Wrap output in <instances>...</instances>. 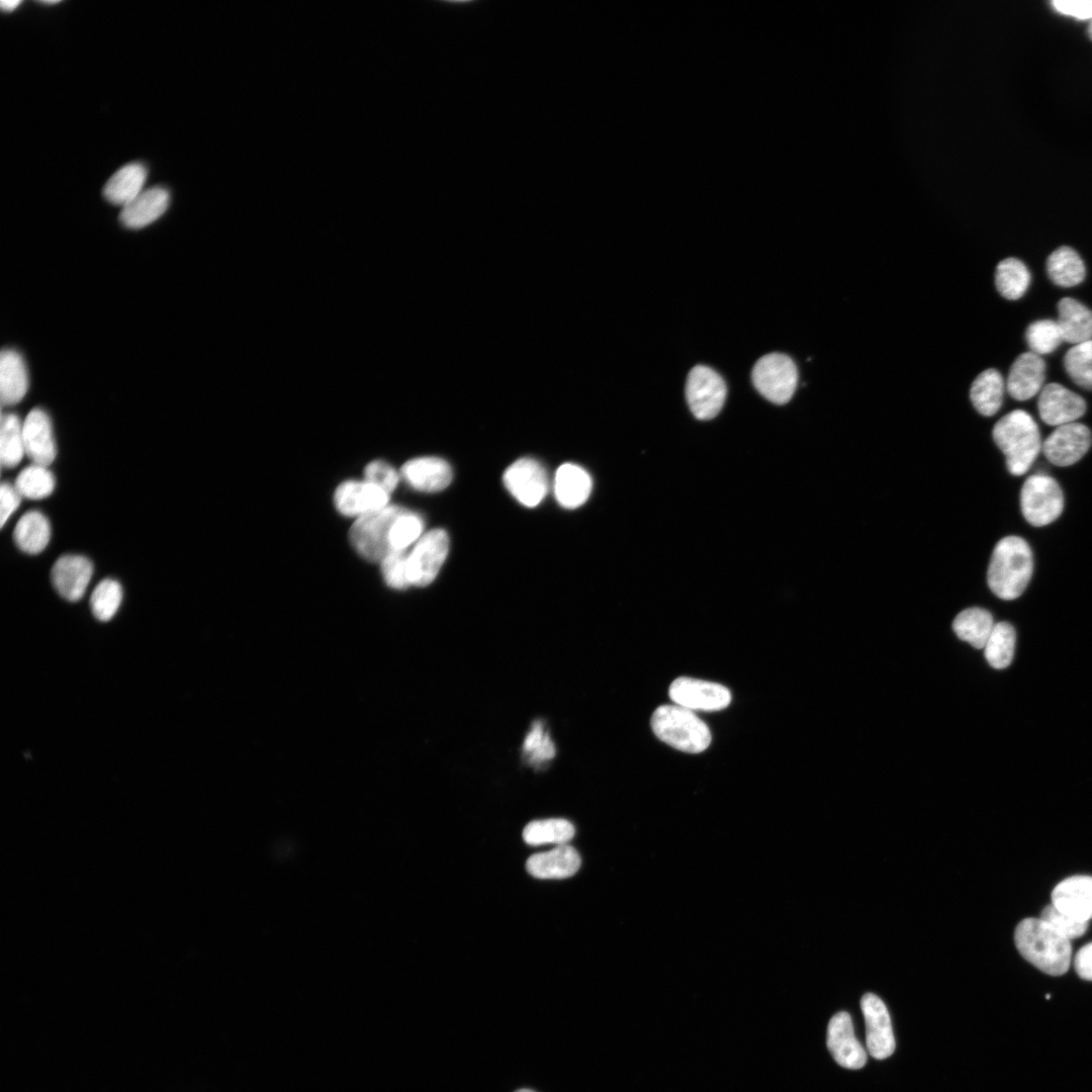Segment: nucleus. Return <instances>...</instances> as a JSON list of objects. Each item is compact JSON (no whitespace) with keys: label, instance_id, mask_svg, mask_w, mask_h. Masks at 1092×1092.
Masks as SVG:
<instances>
[{"label":"nucleus","instance_id":"obj_1","mask_svg":"<svg viewBox=\"0 0 1092 1092\" xmlns=\"http://www.w3.org/2000/svg\"><path fill=\"white\" fill-rule=\"evenodd\" d=\"M1032 572L1033 554L1023 538L1011 535L997 542L987 570V582L994 595L1007 601L1017 599Z\"/></svg>","mask_w":1092,"mask_h":1092},{"label":"nucleus","instance_id":"obj_2","mask_svg":"<svg viewBox=\"0 0 1092 1092\" xmlns=\"http://www.w3.org/2000/svg\"><path fill=\"white\" fill-rule=\"evenodd\" d=\"M1014 941L1020 954L1041 972L1060 976L1068 971L1072 956L1070 939L1041 918L1020 921Z\"/></svg>","mask_w":1092,"mask_h":1092},{"label":"nucleus","instance_id":"obj_3","mask_svg":"<svg viewBox=\"0 0 1092 1092\" xmlns=\"http://www.w3.org/2000/svg\"><path fill=\"white\" fill-rule=\"evenodd\" d=\"M992 436L1005 455L1008 471L1014 476L1025 474L1041 451L1038 426L1032 416L1022 410L1012 411L999 419Z\"/></svg>","mask_w":1092,"mask_h":1092},{"label":"nucleus","instance_id":"obj_4","mask_svg":"<svg viewBox=\"0 0 1092 1092\" xmlns=\"http://www.w3.org/2000/svg\"><path fill=\"white\" fill-rule=\"evenodd\" d=\"M650 724L661 741L685 752H702L711 742L707 724L694 711L678 705L659 706Z\"/></svg>","mask_w":1092,"mask_h":1092},{"label":"nucleus","instance_id":"obj_5","mask_svg":"<svg viewBox=\"0 0 1092 1092\" xmlns=\"http://www.w3.org/2000/svg\"><path fill=\"white\" fill-rule=\"evenodd\" d=\"M406 509L388 505L380 510L358 517L350 528L349 538L354 549L370 562H381L392 552L389 545L390 529Z\"/></svg>","mask_w":1092,"mask_h":1092},{"label":"nucleus","instance_id":"obj_6","mask_svg":"<svg viewBox=\"0 0 1092 1092\" xmlns=\"http://www.w3.org/2000/svg\"><path fill=\"white\" fill-rule=\"evenodd\" d=\"M1020 509L1032 526L1042 527L1056 521L1064 509V494L1055 478L1033 474L1025 479L1020 490Z\"/></svg>","mask_w":1092,"mask_h":1092},{"label":"nucleus","instance_id":"obj_7","mask_svg":"<svg viewBox=\"0 0 1092 1092\" xmlns=\"http://www.w3.org/2000/svg\"><path fill=\"white\" fill-rule=\"evenodd\" d=\"M751 377L762 396L774 403L785 404L797 388L798 370L788 355L770 353L757 360Z\"/></svg>","mask_w":1092,"mask_h":1092},{"label":"nucleus","instance_id":"obj_8","mask_svg":"<svg viewBox=\"0 0 1092 1092\" xmlns=\"http://www.w3.org/2000/svg\"><path fill=\"white\" fill-rule=\"evenodd\" d=\"M727 394L723 378L714 369L697 365L690 371L687 384V401L693 415L699 420H711L721 411Z\"/></svg>","mask_w":1092,"mask_h":1092},{"label":"nucleus","instance_id":"obj_9","mask_svg":"<svg viewBox=\"0 0 1092 1092\" xmlns=\"http://www.w3.org/2000/svg\"><path fill=\"white\" fill-rule=\"evenodd\" d=\"M449 552V537L443 529H433L416 542L407 556L411 585L426 586L438 575Z\"/></svg>","mask_w":1092,"mask_h":1092},{"label":"nucleus","instance_id":"obj_10","mask_svg":"<svg viewBox=\"0 0 1092 1092\" xmlns=\"http://www.w3.org/2000/svg\"><path fill=\"white\" fill-rule=\"evenodd\" d=\"M503 481L509 492L523 506H538L548 492V477L544 467L533 458H521L504 472Z\"/></svg>","mask_w":1092,"mask_h":1092},{"label":"nucleus","instance_id":"obj_11","mask_svg":"<svg viewBox=\"0 0 1092 1092\" xmlns=\"http://www.w3.org/2000/svg\"><path fill=\"white\" fill-rule=\"evenodd\" d=\"M669 698L675 705L691 711H719L731 702L730 691L717 682L677 677L669 687Z\"/></svg>","mask_w":1092,"mask_h":1092},{"label":"nucleus","instance_id":"obj_12","mask_svg":"<svg viewBox=\"0 0 1092 1092\" xmlns=\"http://www.w3.org/2000/svg\"><path fill=\"white\" fill-rule=\"evenodd\" d=\"M1091 444L1089 428L1074 422L1057 427L1042 442L1041 451L1051 463L1066 467L1078 462L1088 452Z\"/></svg>","mask_w":1092,"mask_h":1092},{"label":"nucleus","instance_id":"obj_13","mask_svg":"<svg viewBox=\"0 0 1092 1092\" xmlns=\"http://www.w3.org/2000/svg\"><path fill=\"white\" fill-rule=\"evenodd\" d=\"M860 1007L870 1055L878 1060L890 1057L895 1051V1038L885 1003L877 995L867 993L860 1000Z\"/></svg>","mask_w":1092,"mask_h":1092},{"label":"nucleus","instance_id":"obj_14","mask_svg":"<svg viewBox=\"0 0 1092 1092\" xmlns=\"http://www.w3.org/2000/svg\"><path fill=\"white\" fill-rule=\"evenodd\" d=\"M1037 408L1041 421L1059 427L1080 419L1086 412V402L1079 394L1053 382L1041 388Z\"/></svg>","mask_w":1092,"mask_h":1092},{"label":"nucleus","instance_id":"obj_15","mask_svg":"<svg viewBox=\"0 0 1092 1092\" xmlns=\"http://www.w3.org/2000/svg\"><path fill=\"white\" fill-rule=\"evenodd\" d=\"M389 493L367 480H347L338 485L334 504L347 517H361L388 506Z\"/></svg>","mask_w":1092,"mask_h":1092},{"label":"nucleus","instance_id":"obj_16","mask_svg":"<svg viewBox=\"0 0 1092 1092\" xmlns=\"http://www.w3.org/2000/svg\"><path fill=\"white\" fill-rule=\"evenodd\" d=\"M827 1048L841 1067L860 1069L867 1063V1053L856 1039L851 1018L845 1011L831 1017L827 1028Z\"/></svg>","mask_w":1092,"mask_h":1092},{"label":"nucleus","instance_id":"obj_17","mask_svg":"<svg viewBox=\"0 0 1092 1092\" xmlns=\"http://www.w3.org/2000/svg\"><path fill=\"white\" fill-rule=\"evenodd\" d=\"M93 564L85 556L66 554L59 557L51 570L52 583L65 600H80L91 580Z\"/></svg>","mask_w":1092,"mask_h":1092},{"label":"nucleus","instance_id":"obj_18","mask_svg":"<svg viewBox=\"0 0 1092 1092\" xmlns=\"http://www.w3.org/2000/svg\"><path fill=\"white\" fill-rule=\"evenodd\" d=\"M25 455L32 463L49 466L57 455L50 417L41 408H33L22 423Z\"/></svg>","mask_w":1092,"mask_h":1092},{"label":"nucleus","instance_id":"obj_19","mask_svg":"<svg viewBox=\"0 0 1092 1092\" xmlns=\"http://www.w3.org/2000/svg\"><path fill=\"white\" fill-rule=\"evenodd\" d=\"M400 475L411 487L424 492L441 491L451 483L453 478L449 463L435 456L418 457L406 461L400 468Z\"/></svg>","mask_w":1092,"mask_h":1092},{"label":"nucleus","instance_id":"obj_20","mask_svg":"<svg viewBox=\"0 0 1092 1092\" xmlns=\"http://www.w3.org/2000/svg\"><path fill=\"white\" fill-rule=\"evenodd\" d=\"M1053 905L1079 921L1092 918V877L1074 876L1059 883L1052 893Z\"/></svg>","mask_w":1092,"mask_h":1092},{"label":"nucleus","instance_id":"obj_21","mask_svg":"<svg viewBox=\"0 0 1092 1092\" xmlns=\"http://www.w3.org/2000/svg\"><path fill=\"white\" fill-rule=\"evenodd\" d=\"M1045 363L1032 352L1020 354L1012 363L1007 381L1008 393L1017 400H1026L1039 393L1043 387Z\"/></svg>","mask_w":1092,"mask_h":1092},{"label":"nucleus","instance_id":"obj_22","mask_svg":"<svg viewBox=\"0 0 1092 1092\" xmlns=\"http://www.w3.org/2000/svg\"><path fill=\"white\" fill-rule=\"evenodd\" d=\"M581 859L576 849L568 844L531 855L527 862L528 873L543 880H560L572 877L580 868Z\"/></svg>","mask_w":1092,"mask_h":1092},{"label":"nucleus","instance_id":"obj_23","mask_svg":"<svg viewBox=\"0 0 1092 1092\" xmlns=\"http://www.w3.org/2000/svg\"><path fill=\"white\" fill-rule=\"evenodd\" d=\"M169 202L170 194L166 188H148L122 207L119 219L126 228H144L158 219L167 210Z\"/></svg>","mask_w":1092,"mask_h":1092},{"label":"nucleus","instance_id":"obj_24","mask_svg":"<svg viewBox=\"0 0 1092 1092\" xmlns=\"http://www.w3.org/2000/svg\"><path fill=\"white\" fill-rule=\"evenodd\" d=\"M592 486L590 475L576 464L564 463L556 470L554 494L558 504L565 509H576L583 505Z\"/></svg>","mask_w":1092,"mask_h":1092},{"label":"nucleus","instance_id":"obj_25","mask_svg":"<svg viewBox=\"0 0 1092 1092\" xmlns=\"http://www.w3.org/2000/svg\"><path fill=\"white\" fill-rule=\"evenodd\" d=\"M28 388V375L22 356L13 349H4L0 357V395L3 405L19 402Z\"/></svg>","mask_w":1092,"mask_h":1092},{"label":"nucleus","instance_id":"obj_26","mask_svg":"<svg viewBox=\"0 0 1092 1092\" xmlns=\"http://www.w3.org/2000/svg\"><path fill=\"white\" fill-rule=\"evenodd\" d=\"M1058 314L1063 341L1077 345L1092 340V310L1083 303L1064 297L1058 303Z\"/></svg>","mask_w":1092,"mask_h":1092},{"label":"nucleus","instance_id":"obj_27","mask_svg":"<svg viewBox=\"0 0 1092 1092\" xmlns=\"http://www.w3.org/2000/svg\"><path fill=\"white\" fill-rule=\"evenodd\" d=\"M146 179L147 169L143 164H127L109 178L103 195L110 203L123 207L144 190Z\"/></svg>","mask_w":1092,"mask_h":1092},{"label":"nucleus","instance_id":"obj_28","mask_svg":"<svg viewBox=\"0 0 1092 1092\" xmlns=\"http://www.w3.org/2000/svg\"><path fill=\"white\" fill-rule=\"evenodd\" d=\"M1005 383L996 369L981 372L973 381L970 398L977 412L985 417L995 415L1003 402Z\"/></svg>","mask_w":1092,"mask_h":1092},{"label":"nucleus","instance_id":"obj_29","mask_svg":"<svg viewBox=\"0 0 1092 1092\" xmlns=\"http://www.w3.org/2000/svg\"><path fill=\"white\" fill-rule=\"evenodd\" d=\"M16 546L28 554L41 552L51 539V525L39 511H28L16 523L13 530Z\"/></svg>","mask_w":1092,"mask_h":1092},{"label":"nucleus","instance_id":"obj_30","mask_svg":"<svg viewBox=\"0 0 1092 1092\" xmlns=\"http://www.w3.org/2000/svg\"><path fill=\"white\" fill-rule=\"evenodd\" d=\"M1050 279L1061 287H1072L1085 278V265L1079 254L1072 248L1063 246L1055 250L1046 260Z\"/></svg>","mask_w":1092,"mask_h":1092},{"label":"nucleus","instance_id":"obj_31","mask_svg":"<svg viewBox=\"0 0 1092 1092\" xmlns=\"http://www.w3.org/2000/svg\"><path fill=\"white\" fill-rule=\"evenodd\" d=\"M994 625L990 612L981 608H969L957 615L952 629L960 639L981 649L984 648Z\"/></svg>","mask_w":1092,"mask_h":1092},{"label":"nucleus","instance_id":"obj_32","mask_svg":"<svg viewBox=\"0 0 1092 1092\" xmlns=\"http://www.w3.org/2000/svg\"><path fill=\"white\" fill-rule=\"evenodd\" d=\"M574 833V826L568 820L550 818L528 823L523 830V839L530 845L548 843L562 845L570 841Z\"/></svg>","mask_w":1092,"mask_h":1092},{"label":"nucleus","instance_id":"obj_33","mask_svg":"<svg viewBox=\"0 0 1092 1092\" xmlns=\"http://www.w3.org/2000/svg\"><path fill=\"white\" fill-rule=\"evenodd\" d=\"M995 283L1003 297L1011 300L1019 299L1029 286L1030 273L1019 259L1007 258L997 265Z\"/></svg>","mask_w":1092,"mask_h":1092},{"label":"nucleus","instance_id":"obj_34","mask_svg":"<svg viewBox=\"0 0 1092 1092\" xmlns=\"http://www.w3.org/2000/svg\"><path fill=\"white\" fill-rule=\"evenodd\" d=\"M1015 639V630L1009 623H995L983 648L985 657L992 667L1002 669L1011 663Z\"/></svg>","mask_w":1092,"mask_h":1092},{"label":"nucleus","instance_id":"obj_35","mask_svg":"<svg viewBox=\"0 0 1092 1092\" xmlns=\"http://www.w3.org/2000/svg\"><path fill=\"white\" fill-rule=\"evenodd\" d=\"M0 460L3 467L13 468L25 455L22 424L14 414L1 419Z\"/></svg>","mask_w":1092,"mask_h":1092},{"label":"nucleus","instance_id":"obj_36","mask_svg":"<svg viewBox=\"0 0 1092 1092\" xmlns=\"http://www.w3.org/2000/svg\"><path fill=\"white\" fill-rule=\"evenodd\" d=\"M56 480L48 466L32 463L17 475L14 486L22 497L40 499L49 496L55 489Z\"/></svg>","mask_w":1092,"mask_h":1092},{"label":"nucleus","instance_id":"obj_37","mask_svg":"<svg viewBox=\"0 0 1092 1092\" xmlns=\"http://www.w3.org/2000/svg\"><path fill=\"white\" fill-rule=\"evenodd\" d=\"M122 601V587L112 578L101 580L93 589L90 606L93 615L99 621H109L119 609Z\"/></svg>","mask_w":1092,"mask_h":1092},{"label":"nucleus","instance_id":"obj_38","mask_svg":"<svg viewBox=\"0 0 1092 1092\" xmlns=\"http://www.w3.org/2000/svg\"><path fill=\"white\" fill-rule=\"evenodd\" d=\"M1064 366L1077 385L1092 389V340L1069 349L1064 358Z\"/></svg>","mask_w":1092,"mask_h":1092},{"label":"nucleus","instance_id":"obj_39","mask_svg":"<svg viewBox=\"0 0 1092 1092\" xmlns=\"http://www.w3.org/2000/svg\"><path fill=\"white\" fill-rule=\"evenodd\" d=\"M1030 352L1045 355L1054 352L1063 342V336L1057 321L1039 320L1030 324L1025 333Z\"/></svg>","mask_w":1092,"mask_h":1092},{"label":"nucleus","instance_id":"obj_40","mask_svg":"<svg viewBox=\"0 0 1092 1092\" xmlns=\"http://www.w3.org/2000/svg\"><path fill=\"white\" fill-rule=\"evenodd\" d=\"M424 530L422 517L414 512L405 510L394 521L389 533V545L394 551H406L407 547L416 543Z\"/></svg>","mask_w":1092,"mask_h":1092},{"label":"nucleus","instance_id":"obj_41","mask_svg":"<svg viewBox=\"0 0 1092 1092\" xmlns=\"http://www.w3.org/2000/svg\"><path fill=\"white\" fill-rule=\"evenodd\" d=\"M523 748L527 760L534 764L549 760L555 755V746L540 721L532 724Z\"/></svg>","mask_w":1092,"mask_h":1092},{"label":"nucleus","instance_id":"obj_42","mask_svg":"<svg viewBox=\"0 0 1092 1092\" xmlns=\"http://www.w3.org/2000/svg\"><path fill=\"white\" fill-rule=\"evenodd\" d=\"M406 551H394L382 559L381 572L387 585L395 589H404L411 585L407 576Z\"/></svg>","mask_w":1092,"mask_h":1092},{"label":"nucleus","instance_id":"obj_43","mask_svg":"<svg viewBox=\"0 0 1092 1092\" xmlns=\"http://www.w3.org/2000/svg\"><path fill=\"white\" fill-rule=\"evenodd\" d=\"M1039 918L1070 940L1083 935L1088 927V922L1076 920L1059 911L1054 905L1046 906Z\"/></svg>","mask_w":1092,"mask_h":1092},{"label":"nucleus","instance_id":"obj_44","mask_svg":"<svg viewBox=\"0 0 1092 1092\" xmlns=\"http://www.w3.org/2000/svg\"><path fill=\"white\" fill-rule=\"evenodd\" d=\"M365 480L374 483L389 494L396 488L399 475L396 470L382 460L368 463L364 469Z\"/></svg>","mask_w":1092,"mask_h":1092},{"label":"nucleus","instance_id":"obj_45","mask_svg":"<svg viewBox=\"0 0 1092 1092\" xmlns=\"http://www.w3.org/2000/svg\"><path fill=\"white\" fill-rule=\"evenodd\" d=\"M21 495L14 486L9 482H2L0 488V525L4 527L5 523L11 517V515L18 509Z\"/></svg>","mask_w":1092,"mask_h":1092},{"label":"nucleus","instance_id":"obj_46","mask_svg":"<svg viewBox=\"0 0 1092 1092\" xmlns=\"http://www.w3.org/2000/svg\"><path fill=\"white\" fill-rule=\"evenodd\" d=\"M1055 9L1063 14L1078 19H1092L1091 0H1056L1053 1Z\"/></svg>","mask_w":1092,"mask_h":1092},{"label":"nucleus","instance_id":"obj_47","mask_svg":"<svg viewBox=\"0 0 1092 1092\" xmlns=\"http://www.w3.org/2000/svg\"><path fill=\"white\" fill-rule=\"evenodd\" d=\"M1074 967L1080 978L1092 981V942L1084 945L1077 952Z\"/></svg>","mask_w":1092,"mask_h":1092},{"label":"nucleus","instance_id":"obj_48","mask_svg":"<svg viewBox=\"0 0 1092 1092\" xmlns=\"http://www.w3.org/2000/svg\"><path fill=\"white\" fill-rule=\"evenodd\" d=\"M21 2L18 0H3L1 1V8L4 11L10 12L14 10Z\"/></svg>","mask_w":1092,"mask_h":1092},{"label":"nucleus","instance_id":"obj_49","mask_svg":"<svg viewBox=\"0 0 1092 1092\" xmlns=\"http://www.w3.org/2000/svg\"><path fill=\"white\" fill-rule=\"evenodd\" d=\"M1088 32H1089L1090 37L1092 38V19H1091V23H1090Z\"/></svg>","mask_w":1092,"mask_h":1092},{"label":"nucleus","instance_id":"obj_50","mask_svg":"<svg viewBox=\"0 0 1092 1092\" xmlns=\"http://www.w3.org/2000/svg\"><path fill=\"white\" fill-rule=\"evenodd\" d=\"M516 1092H535V1091L530 1090V1089H520V1090H518Z\"/></svg>","mask_w":1092,"mask_h":1092},{"label":"nucleus","instance_id":"obj_51","mask_svg":"<svg viewBox=\"0 0 1092 1092\" xmlns=\"http://www.w3.org/2000/svg\"><path fill=\"white\" fill-rule=\"evenodd\" d=\"M43 3H44V4H56V3H58V1H46V2H43Z\"/></svg>","mask_w":1092,"mask_h":1092}]
</instances>
